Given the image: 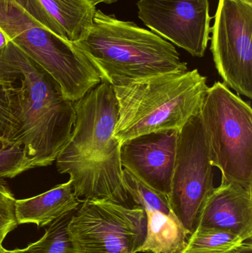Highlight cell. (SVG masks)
Here are the masks:
<instances>
[{"mask_svg":"<svg viewBox=\"0 0 252 253\" xmlns=\"http://www.w3.org/2000/svg\"><path fill=\"white\" fill-rule=\"evenodd\" d=\"M73 107L75 123L71 140L56 159L58 170L69 175L80 202L106 199L133 206L123 184L121 143L114 135L118 106L113 86L102 80Z\"/></svg>","mask_w":252,"mask_h":253,"instance_id":"obj_1","label":"cell"},{"mask_svg":"<svg viewBox=\"0 0 252 253\" xmlns=\"http://www.w3.org/2000/svg\"><path fill=\"white\" fill-rule=\"evenodd\" d=\"M0 83L17 120L21 141L34 168L56 162L71 140L73 102L42 68L11 42L0 47Z\"/></svg>","mask_w":252,"mask_h":253,"instance_id":"obj_2","label":"cell"},{"mask_svg":"<svg viewBox=\"0 0 252 253\" xmlns=\"http://www.w3.org/2000/svg\"><path fill=\"white\" fill-rule=\"evenodd\" d=\"M0 31L42 68L72 102L102 82L100 74L39 0H0Z\"/></svg>","mask_w":252,"mask_h":253,"instance_id":"obj_3","label":"cell"},{"mask_svg":"<svg viewBox=\"0 0 252 253\" xmlns=\"http://www.w3.org/2000/svg\"><path fill=\"white\" fill-rule=\"evenodd\" d=\"M115 138L123 143L152 132L179 131L199 114L207 80L197 69L160 74L113 86Z\"/></svg>","mask_w":252,"mask_h":253,"instance_id":"obj_4","label":"cell"},{"mask_svg":"<svg viewBox=\"0 0 252 253\" xmlns=\"http://www.w3.org/2000/svg\"><path fill=\"white\" fill-rule=\"evenodd\" d=\"M112 86L188 71L173 44L130 22L96 10L87 35L76 42Z\"/></svg>","mask_w":252,"mask_h":253,"instance_id":"obj_5","label":"cell"},{"mask_svg":"<svg viewBox=\"0 0 252 253\" xmlns=\"http://www.w3.org/2000/svg\"><path fill=\"white\" fill-rule=\"evenodd\" d=\"M221 182L252 187V110L226 84L208 87L200 112Z\"/></svg>","mask_w":252,"mask_h":253,"instance_id":"obj_6","label":"cell"},{"mask_svg":"<svg viewBox=\"0 0 252 253\" xmlns=\"http://www.w3.org/2000/svg\"><path fill=\"white\" fill-rule=\"evenodd\" d=\"M68 233L78 253H138L144 242L146 214L139 205L87 199L72 213Z\"/></svg>","mask_w":252,"mask_h":253,"instance_id":"obj_7","label":"cell"},{"mask_svg":"<svg viewBox=\"0 0 252 253\" xmlns=\"http://www.w3.org/2000/svg\"><path fill=\"white\" fill-rule=\"evenodd\" d=\"M213 168L199 113L178 133L169 195L172 211L183 224L188 236L195 230L203 205L214 190Z\"/></svg>","mask_w":252,"mask_h":253,"instance_id":"obj_8","label":"cell"},{"mask_svg":"<svg viewBox=\"0 0 252 253\" xmlns=\"http://www.w3.org/2000/svg\"><path fill=\"white\" fill-rule=\"evenodd\" d=\"M252 3L220 0L211 50L223 84L238 96L252 98Z\"/></svg>","mask_w":252,"mask_h":253,"instance_id":"obj_9","label":"cell"},{"mask_svg":"<svg viewBox=\"0 0 252 253\" xmlns=\"http://www.w3.org/2000/svg\"><path fill=\"white\" fill-rule=\"evenodd\" d=\"M139 16L157 34L203 57L210 40L208 0H139Z\"/></svg>","mask_w":252,"mask_h":253,"instance_id":"obj_10","label":"cell"},{"mask_svg":"<svg viewBox=\"0 0 252 253\" xmlns=\"http://www.w3.org/2000/svg\"><path fill=\"white\" fill-rule=\"evenodd\" d=\"M179 131L152 132L121 143L120 159L147 187L169 198Z\"/></svg>","mask_w":252,"mask_h":253,"instance_id":"obj_11","label":"cell"},{"mask_svg":"<svg viewBox=\"0 0 252 253\" xmlns=\"http://www.w3.org/2000/svg\"><path fill=\"white\" fill-rule=\"evenodd\" d=\"M196 226L233 232L252 242V187L220 183L204 202Z\"/></svg>","mask_w":252,"mask_h":253,"instance_id":"obj_12","label":"cell"},{"mask_svg":"<svg viewBox=\"0 0 252 253\" xmlns=\"http://www.w3.org/2000/svg\"><path fill=\"white\" fill-rule=\"evenodd\" d=\"M81 202L74 194L72 181L59 184L51 190L29 199L16 200L18 224L34 223L38 227L49 225L58 218L74 212Z\"/></svg>","mask_w":252,"mask_h":253,"instance_id":"obj_13","label":"cell"},{"mask_svg":"<svg viewBox=\"0 0 252 253\" xmlns=\"http://www.w3.org/2000/svg\"><path fill=\"white\" fill-rule=\"evenodd\" d=\"M144 210L146 214V235L139 253H181L189 236L176 215L150 208Z\"/></svg>","mask_w":252,"mask_h":253,"instance_id":"obj_14","label":"cell"},{"mask_svg":"<svg viewBox=\"0 0 252 253\" xmlns=\"http://www.w3.org/2000/svg\"><path fill=\"white\" fill-rule=\"evenodd\" d=\"M72 43L81 41L93 25L96 6L86 0H39Z\"/></svg>","mask_w":252,"mask_h":253,"instance_id":"obj_15","label":"cell"},{"mask_svg":"<svg viewBox=\"0 0 252 253\" xmlns=\"http://www.w3.org/2000/svg\"><path fill=\"white\" fill-rule=\"evenodd\" d=\"M236 251H252V242L233 232L196 226L180 253H227Z\"/></svg>","mask_w":252,"mask_h":253,"instance_id":"obj_16","label":"cell"},{"mask_svg":"<svg viewBox=\"0 0 252 253\" xmlns=\"http://www.w3.org/2000/svg\"><path fill=\"white\" fill-rule=\"evenodd\" d=\"M73 212H70L47 225L45 234L36 242L24 249L7 251V253H78L68 233V225Z\"/></svg>","mask_w":252,"mask_h":253,"instance_id":"obj_17","label":"cell"},{"mask_svg":"<svg viewBox=\"0 0 252 253\" xmlns=\"http://www.w3.org/2000/svg\"><path fill=\"white\" fill-rule=\"evenodd\" d=\"M32 168V159L21 141L0 138V178H14Z\"/></svg>","mask_w":252,"mask_h":253,"instance_id":"obj_18","label":"cell"},{"mask_svg":"<svg viewBox=\"0 0 252 253\" xmlns=\"http://www.w3.org/2000/svg\"><path fill=\"white\" fill-rule=\"evenodd\" d=\"M122 181L129 196L136 205L150 208L166 214L173 213L169 198L139 181L127 169H123Z\"/></svg>","mask_w":252,"mask_h":253,"instance_id":"obj_19","label":"cell"},{"mask_svg":"<svg viewBox=\"0 0 252 253\" xmlns=\"http://www.w3.org/2000/svg\"><path fill=\"white\" fill-rule=\"evenodd\" d=\"M14 195L4 178H0V245L10 232L18 227Z\"/></svg>","mask_w":252,"mask_h":253,"instance_id":"obj_20","label":"cell"},{"mask_svg":"<svg viewBox=\"0 0 252 253\" xmlns=\"http://www.w3.org/2000/svg\"><path fill=\"white\" fill-rule=\"evenodd\" d=\"M18 126L17 120L0 83V138L15 139Z\"/></svg>","mask_w":252,"mask_h":253,"instance_id":"obj_21","label":"cell"},{"mask_svg":"<svg viewBox=\"0 0 252 253\" xmlns=\"http://www.w3.org/2000/svg\"><path fill=\"white\" fill-rule=\"evenodd\" d=\"M86 1H88L89 3L93 4V5L96 6V4L102 2L107 3V4H111V3L114 2V1H116V0H86Z\"/></svg>","mask_w":252,"mask_h":253,"instance_id":"obj_22","label":"cell"},{"mask_svg":"<svg viewBox=\"0 0 252 253\" xmlns=\"http://www.w3.org/2000/svg\"><path fill=\"white\" fill-rule=\"evenodd\" d=\"M7 40L4 38V35H3L2 33L0 31V47H2L4 44H5Z\"/></svg>","mask_w":252,"mask_h":253,"instance_id":"obj_23","label":"cell"},{"mask_svg":"<svg viewBox=\"0 0 252 253\" xmlns=\"http://www.w3.org/2000/svg\"><path fill=\"white\" fill-rule=\"evenodd\" d=\"M227 253H252V251H236Z\"/></svg>","mask_w":252,"mask_h":253,"instance_id":"obj_24","label":"cell"},{"mask_svg":"<svg viewBox=\"0 0 252 253\" xmlns=\"http://www.w3.org/2000/svg\"><path fill=\"white\" fill-rule=\"evenodd\" d=\"M0 253H7V251L3 248L2 245H0Z\"/></svg>","mask_w":252,"mask_h":253,"instance_id":"obj_25","label":"cell"},{"mask_svg":"<svg viewBox=\"0 0 252 253\" xmlns=\"http://www.w3.org/2000/svg\"><path fill=\"white\" fill-rule=\"evenodd\" d=\"M243 1H247V2L252 3V0H243Z\"/></svg>","mask_w":252,"mask_h":253,"instance_id":"obj_26","label":"cell"}]
</instances>
